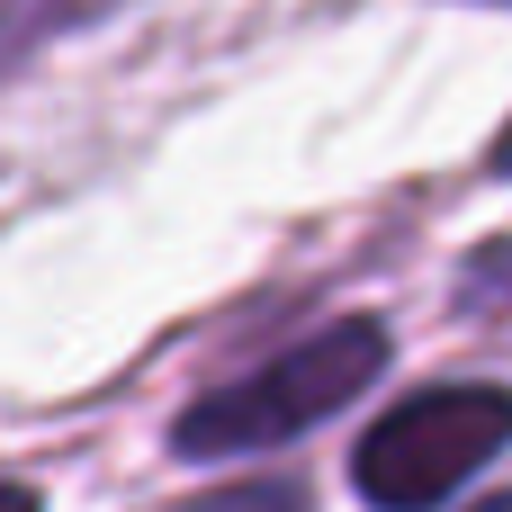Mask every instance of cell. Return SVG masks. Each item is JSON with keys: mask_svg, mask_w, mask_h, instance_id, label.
Returning <instances> with one entry per match:
<instances>
[{"mask_svg": "<svg viewBox=\"0 0 512 512\" xmlns=\"http://www.w3.org/2000/svg\"><path fill=\"white\" fill-rule=\"evenodd\" d=\"M0 512H36V495L27 486H0Z\"/></svg>", "mask_w": 512, "mask_h": 512, "instance_id": "277c9868", "label": "cell"}, {"mask_svg": "<svg viewBox=\"0 0 512 512\" xmlns=\"http://www.w3.org/2000/svg\"><path fill=\"white\" fill-rule=\"evenodd\" d=\"M495 171H512V126H504V135H495Z\"/></svg>", "mask_w": 512, "mask_h": 512, "instance_id": "5b68a950", "label": "cell"}, {"mask_svg": "<svg viewBox=\"0 0 512 512\" xmlns=\"http://www.w3.org/2000/svg\"><path fill=\"white\" fill-rule=\"evenodd\" d=\"M504 441H512L504 387H432V396H405L387 423H369V441L351 450V477L378 512H432Z\"/></svg>", "mask_w": 512, "mask_h": 512, "instance_id": "7a4b0ae2", "label": "cell"}, {"mask_svg": "<svg viewBox=\"0 0 512 512\" xmlns=\"http://www.w3.org/2000/svg\"><path fill=\"white\" fill-rule=\"evenodd\" d=\"M477 512H512V495H495V504H477Z\"/></svg>", "mask_w": 512, "mask_h": 512, "instance_id": "8992f818", "label": "cell"}, {"mask_svg": "<svg viewBox=\"0 0 512 512\" xmlns=\"http://www.w3.org/2000/svg\"><path fill=\"white\" fill-rule=\"evenodd\" d=\"M198 512H306V495L297 486H225L216 504H198Z\"/></svg>", "mask_w": 512, "mask_h": 512, "instance_id": "3957f363", "label": "cell"}, {"mask_svg": "<svg viewBox=\"0 0 512 512\" xmlns=\"http://www.w3.org/2000/svg\"><path fill=\"white\" fill-rule=\"evenodd\" d=\"M378 369H387V324H378V315H342V324H324V333L288 342L270 369H252V378H234V387L198 396V405L180 414V432H171V441H180V459L279 450V441L315 432L324 414H342Z\"/></svg>", "mask_w": 512, "mask_h": 512, "instance_id": "6da1fadb", "label": "cell"}]
</instances>
